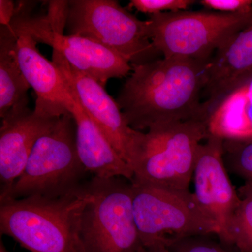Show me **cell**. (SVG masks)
I'll return each mask as SVG.
<instances>
[{"mask_svg": "<svg viewBox=\"0 0 252 252\" xmlns=\"http://www.w3.org/2000/svg\"><path fill=\"white\" fill-rule=\"evenodd\" d=\"M60 117L26 108L1 119L0 128V196L21 175L34 144Z\"/></svg>", "mask_w": 252, "mask_h": 252, "instance_id": "cell-12", "label": "cell"}, {"mask_svg": "<svg viewBox=\"0 0 252 252\" xmlns=\"http://www.w3.org/2000/svg\"><path fill=\"white\" fill-rule=\"evenodd\" d=\"M31 87L23 74L17 51V38L10 25L0 26V117L26 108Z\"/></svg>", "mask_w": 252, "mask_h": 252, "instance_id": "cell-17", "label": "cell"}, {"mask_svg": "<svg viewBox=\"0 0 252 252\" xmlns=\"http://www.w3.org/2000/svg\"><path fill=\"white\" fill-rule=\"evenodd\" d=\"M209 136L205 121L191 119L144 133L131 182L189 190L199 147Z\"/></svg>", "mask_w": 252, "mask_h": 252, "instance_id": "cell-4", "label": "cell"}, {"mask_svg": "<svg viewBox=\"0 0 252 252\" xmlns=\"http://www.w3.org/2000/svg\"><path fill=\"white\" fill-rule=\"evenodd\" d=\"M17 38L18 61L25 77L36 94L34 109L54 117L69 112L73 96L57 66L39 52L37 41L26 31L10 25Z\"/></svg>", "mask_w": 252, "mask_h": 252, "instance_id": "cell-13", "label": "cell"}, {"mask_svg": "<svg viewBox=\"0 0 252 252\" xmlns=\"http://www.w3.org/2000/svg\"><path fill=\"white\" fill-rule=\"evenodd\" d=\"M52 59L86 114L132 168L140 154L144 132L134 130L128 125L117 101L97 81L72 67L56 51H53Z\"/></svg>", "mask_w": 252, "mask_h": 252, "instance_id": "cell-10", "label": "cell"}, {"mask_svg": "<svg viewBox=\"0 0 252 252\" xmlns=\"http://www.w3.org/2000/svg\"><path fill=\"white\" fill-rule=\"evenodd\" d=\"M199 2L207 9L226 14L248 12L252 9V0H202Z\"/></svg>", "mask_w": 252, "mask_h": 252, "instance_id": "cell-22", "label": "cell"}, {"mask_svg": "<svg viewBox=\"0 0 252 252\" xmlns=\"http://www.w3.org/2000/svg\"><path fill=\"white\" fill-rule=\"evenodd\" d=\"M86 172L78 155L75 121L67 112L38 139L22 174L0 202L67 195L84 185Z\"/></svg>", "mask_w": 252, "mask_h": 252, "instance_id": "cell-3", "label": "cell"}, {"mask_svg": "<svg viewBox=\"0 0 252 252\" xmlns=\"http://www.w3.org/2000/svg\"><path fill=\"white\" fill-rule=\"evenodd\" d=\"M149 22L141 21L114 0L68 1L67 34L90 38L121 55L131 66L159 59Z\"/></svg>", "mask_w": 252, "mask_h": 252, "instance_id": "cell-8", "label": "cell"}, {"mask_svg": "<svg viewBox=\"0 0 252 252\" xmlns=\"http://www.w3.org/2000/svg\"><path fill=\"white\" fill-rule=\"evenodd\" d=\"M16 6L11 0H0V23L1 26H9L16 13Z\"/></svg>", "mask_w": 252, "mask_h": 252, "instance_id": "cell-23", "label": "cell"}, {"mask_svg": "<svg viewBox=\"0 0 252 252\" xmlns=\"http://www.w3.org/2000/svg\"><path fill=\"white\" fill-rule=\"evenodd\" d=\"M192 0H131L130 6L144 14L152 15L186 11L195 4Z\"/></svg>", "mask_w": 252, "mask_h": 252, "instance_id": "cell-20", "label": "cell"}, {"mask_svg": "<svg viewBox=\"0 0 252 252\" xmlns=\"http://www.w3.org/2000/svg\"><path fill=\"white\" fill-rule=\"evenodd\" d=\"M69 87L73 100L67 110L75 121L78 155L86 171L99 178L122 177L131 182L134 177L132 168L86 114L72 88Z\"/></svg>", "mask_w": 252, "mask_h": 252, "instance_id": "cell-15", "label": "cell"}, {"mask_svg": "<svg viewBox=\"0 0 252 252\" xmlns=\"http://www.w3.org/2000/svg\"><path fill=\"white\" fill-rule=\"evenodd\" d=\"M134 217L144 247L168 246L180 239L220 233L190 190H175L131 182Z\"/></svg>", "mask_w": 252, "mask_h": 252, "instance_id": "cell-7", "label": "cell"}, {"mask_svg": "<svg viewBox=\"0 0 252 252\" xmlns=\"http://www.w3.org/2000/svg\"><path fill=\"white\" fill-rule=\"evenodd\" d=\"M208 62L171 57L132 66L116 99L128 125L142 132L191 119L207 122L202 94Z\"/></svg>", "mask_w": 252, "mask_h": 252, "instance_id": "cell-1", "label": "cell"}, {"mask_svg": "<svg viewBox=\"0 0 252 252\" xmlns=\"http://www.w3.org/2000/svg\"><path fill=\"white\" fill-rule=\"evenodd\" d=\"M170 252H232L225 250L207 235L180 239L167 246Z\"/></svg>", "mask_w": 252, "mask_h": 252, "instance_id": "cell-21", "label": "cell"}, {"mask_svg": "<svg viewBox=\"0 0 252 252\" xmlns=\"http://www.w3.org/2000/svg\"><path fill=\"white\" fill-rule=\"evenodd\" d=\"M223 141L209 135L200 144L192 180L199 207L218 225L220 240L228 243L230 225L240 198L227 172Z\"/></svg>", "mask_w": 252, "mask_h": 252, "instance_id": "cell-11", "label": "cell"}, {"mask_svg": "<svg viewBox=\"0 0 252 252\" xmlns=\"http://www.w3.org/2000/svg\"><path fill=\"white\" fill-rule=\"evenodd\" d=\"M207 124L209 135L223 140L252 139V75L220 99Z\"/></svg>", "mask_w": 252, "mask_h": 252, "instance_id": "cell-16", "label": "cell"}, {"mask_svg": "<svg viewBox=\"0 0 252 252\" xmlns=\"http://www.w3.org/2000/svg\"><path fill=\"white\" fill-rule=\"evenodd\" d=\"M151 41L163 58L209 61L220 48L252 23L248 12H166L149 19Z\"/></svg>", "mask_w": 252, "mask_h": 252, "instance_id": "cell-5", "label": "cell"}, {"mask_svg": "<svg viewBox=\"0 0 252 252\" xmlns=\"http://www.w3.org/2000/svg\"><path fill=\"white\" fill-rule=\"evenodd\" d=\"M252 75V23L220 48L207 63L202 109L207 119L219 102Z\"/></svg>", "mask_w": 252, "mask_h": 252, "instance_id": "cell-14", "label": "cell"}, {"mask_svg": "<svg viewBox=\"0 0 252 252\" xmlns=\"http://www.w3.org/2000/svg\"><path fill=\"white\" fill-rule=\"evenodd\" d=\"M91 198L86 182L59 198L32 196L0 202L1 235L31 252H84L81 220Z\"/></svg>", "mask_w": 252, "mask_h": 252, "instance_id": "cell-2", "label": "cell"}, {"mask_svg": "<svg viewBox=\"0 0 252 252\" xmlns=\"http://www.w3.org/2000/svg\"><path fill=\"white\" fill-rule=\"evenodd\" d=\"M0 252H9L7 251L6 248H5L2 240H1V241H0Z\"/></svg>", "mask_w": 252, "mask_h": 252, "instance_id": "cell-25", "label": "cell"}, {"mask_svg": "<svg viewBox=\"0 0 252 252\" xmlns=\"http://www.w3.org/2000/svg\"><path fill=\"white\" fill-rule=\"evenodd\" d=\"M238 193L240 203L230 223L228 243L240 252H252V182H245Z\"/></svg>", "mask_w": 252, "mask_h": 252, "instance_id": "cell-18", "label": "cell"}, {"mask_svg": "<svg viewBox=\"0 0 252 252\" xmlns=\"http://www.w3.org/2000/svg\"><path fill=\"white\" fill-rule=\"evenodd\" d=\"M142 252H170L167 245L162 243H157L144 247Z\"/></svg>", "mask_w": 252, "mask_h": 252, "instance_id": "cell-24", "label": "cell"}, {"mask_svg": "<svg viewBox=\"0 0 252 252\" xmlns=\"http://www.w3.org/2000/svg\"><path fill=\"white\" fill-rule=\"evenodd\" d=\"M122 177H93L81 220L84 252H142L144 246L132 207V184Z\"/></svg>", "mask_w": 252, "mask_h": 252, "instance_id": "cell-6", "label": "cell"}, {"mask_svg": "<svg viewBox=\"0 0 252 252\" xmlns=\"http://www.w3.org/2000/svg\"><path fill=\"white\" fill-rule=\"evenodd\" d=\"M226 168L246 182H252V139L223 141Z\"/></svg>", "mask_w": 252, "mask_h": 252, "instance_id": "cell-19", "label": "cell"}, {"mask_svg": "<svg viewBox=\"0 0 252 252\" xmlns=\"http://www.w3.org/2000/svg\"><path fill=\"white\" fill-rule=\"evenodd\" d=\"M32 4H18L10 25L26 31L37 43L51 46L79 72L104 87L109 79L126 77L132 70L130 63L107 46L90 38L64 34L65 28L50 22L46 16H33Z\"/></svg>", "mask_w": 252, "mask_h": 252, "instance_id": "cell-9", "label": "cell"}]
</instances>
